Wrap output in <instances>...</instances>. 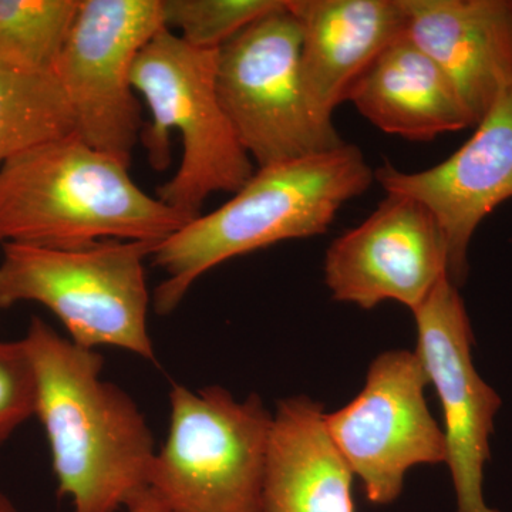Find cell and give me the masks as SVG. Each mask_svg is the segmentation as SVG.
Returning <instances> with one entry per match:
<instances>
[{
    "label": "cell",
    "mask_w": 512,
    "mask_h": 512,
    "mask_svg": "<svg viewBox=\"0 0 512 512\" xmlns=\"http://www.w3.org/2000/svg\"><path fill=\"white\" fill-rule=\"evenodd\" d=\"M22 340L35 377V416L49 441L59 497L74 512H117L148 488L153 434L136 402L101 379L104 359L40 318Z\"/></svg>",
    "instance_id": "1"
},
{
    "label": "cell",
    "mask_w": 512,
    "mask_h": 512,
    "mask_svg": "<svg viewBox=\"0 0 512 512\" xmlns=\"http://www.w3.org/2000/svg\"><path fill=\"white\" fill-rule=\"evenodd\" d=\"M375 173L353 144L259 168L234 198L201 214L154 249L165 279L154 292L158 315H170L200 276L229 261L288 239L328 231L346 202Z\"/></svg>",
    "instance_id": "2"
},
{
    "label": "cell",
    "mask_w": 512,
    "mask_h": 512,
    "mask_svg": "<svg viewBox=\"0 0 512 512\" xmlns=\"http://www.w3.org/2000/svg\"><path fill=\"white\" fill-rule=\"evenodd\" d=\"M190 221L141 190L127 164L76 133L29 148L0 168L2 245L160 244Z\"/></svg>",
    "instance_id": "3"
},
{
    "label": "cell",
    "mask_w": 512,
    "mask_h": 512,
    "mask_svg": "<svg viewBox=\"0 0 512 512\" xmlns=\"http://www.w3.org/2000/svg\"><path fill=\"white\" fill-rule=\"evenodd\" d=\"M217 57L218 50L195 49L163 28L138 53L131 70L134 92L151 113L141 133L151 167H170L173 131L183 143L180 167L158 187L157 198L191 221L200 217L211 194H235L255 173L218 97Z\"/></svg>",
    "instance_id": "4"
},
{
    "label": "cell",
    "mask_w": 512,
    "mask_h": 512,
    "mask_svg": "<svg viewBox=\"0 0 512 512\" xmlns=\"http://www.w3.org/2000/svg\"><path fill=\"white\" fill-rule=\"evenodd\" d=\"M158 244L104 241L83 248L3 244L0 309L46 306L80 348L113 346L154 362L144 261Z\"/></svg>",
    "instance_id": "5"
},
{
    "label": "cell",
    "mask_w": 512,
    "mask_h": 512,
    "mask_svg": "<svg viewBox=\"0 0 512 512\" xmlns=\"http://www.w3.org/2000/svg\"><path fill=\"white\" fill-rule=\"evenodd\" d=\"M170 426L148 490L170 512H264L272 416L256 394L220 386L170 392Z\"/></svg>",
    "instance_id": "6"
},
{
    "label": "cell",
    "mask_w": 512,
    "mask_h": 512,
    "mask_svg": "<svg viewBox=\"0 0 512 512\" xmlns=\"http://www.w3.org/2000/svg\"><path fill=\"white\" fill-rule=\"evenodd\" d=\"M302 32L288 8L262 16L218 50L217 92L239 143L259 168L342 147L313 117L301 80Z\"/></svg>",
    "instance_id": "7"
},
{
    "label": "cell",
    "mask_w": 512,
    "mask_h": 512,
    "mask_svg": "<svg viewBox=\"0 0 512 512\" xmlns=\"http://www.w3.org/2000/svg\"><path fill=\"white\" fill-rule=\"evenodd\" d=\"M163 28L161 0H80L56 62L77 136L127 165L143 133L131 70Z\"/></svg>",
    "instance_id": "8"
},
{
    "label": "cell",
    "mask_w": 512,
    "mask_h": 512,
    "mask_svg": "<svg viewBox=\"0 0 512 512\" xmlns=\"http://www.w3.org/2000/svg\"><path fill=\"white\" fill-rule=\"evenodd\" d=\"M427 384L416 352L389 350L373 360L362 392L325 414L330 439L370 503L396 501L410 468L446 464V437L427 407Z\"/></svg>",
    "instance_id": "9"
},
{
    "label": "cell",
    "mask_w": 512,
    "mask_h": 512,
    "mask_svg": "<svg viewBox=\"0 0 512 512\" xmlns=\"http://www.w3.org/2000/svg\"><path fill=\"white\" fill-rule=\"evenodd\" d=\"M413 315L416 353L443 409L457 512H500L485 503L484 468L503 400L474 366L473 329L457 286L444 276Z\"/></svg>",
    "instance_id": "10"
},
{
    "label": "cell",
    "mask_w": 512,
    "mask_h": 512,
    "mask_svg": "<svg viewBox=\"0 0 512 512\" xmlns=\"http://www.w3.org/2000/svg\"><path fill=\"white\" fill-rule=\"evenodd\" d=\"M448 276L446 237L421 202L387 194L362 224L340 235L325 258L335 301L373 309L382 302L416 311Z\"/></svg>",
    "instance_id": "11"
},
{
    "label": "cell",
    "mask_w": 512,
    "mask_h": 512,
    "mask_svg": "<svg viewBox=\"0 0 512 512\" xmlns=\"http://www.w3.org/2000/svg\"><path fill=\"white\" fill-rule=\"evenodd\" d=\"M463 147L420 173L386 163L375 178L386 194L421 202L436 217L448 249V278L464 284L471 238L487 215L512 198V83Z\"/></svg>",
    "instance_id": "12"
},
{
    "label": "cell",
    "mask_w": 512,
    "mask_h": 512,
    "mask_svg": "<svg viewBox=\"0 0 512 512\" xmlns=\"http://www.w3.org/2000/svg\"><path fill=\"white\" fill-rule=\"evenodd\" d=\"M404 35L447 74L473 120L512 83L511 0H399Z\"/></svg>",
    "instance_id": "13"
},
{
    "label": "cell",
    "mask_w": 512,
    "mask_h": 512,
    "mask_svg": "<svg viewBox=\"0 0 512 512\" xmlns=\"http://www.w3.org/2000/svg\"><path fill=\"white\" fill-rule=\"evenodd\" d=\"M301 25V80L313 117L333 126V111L390 43L404 35L399 0H288Z\"/></svg>",
    "instance_id": "14"
},
{
    "label": "cell",
    "mask_w": 512,
    "mask_h": 512,
    "mask_svg": "<svg viewBox=\"0 0 512 512\" xmlns=\"http://www.w3.org/2000/svg\"><path fill=\"white\" fill-rule=\"evenodd\" d=\"M346 100L383 133L406 140L430 141L474 127L447 74L406 35L380 52Z\"/></svg>",
    "instance_id": "15"
},
{
    "label": "cell",
    "mask_w": 512,
    "mask_h": 512,
    "mask_svg": "<svg viewBox=\"0 0 512 512\" xmlns=\"http://www.w3.org/2000/svg\"><path fill=\"white\" fill-rule=\"evenodd\" d=\"M320 404L279 403L272 419L264 512H355L353 473L330 439Z\"/></svg>",
    "instance_id": "16"
},
{
    "label": "cell",
    "mask_w": 512,
    "mask_h": 512,
    "mask_svg": "<svg viewBox=\"0 0 512 512\" xmlns=\"http://www.w3.org/2000/svg\"><path fill=\"white\" fill-rule=\"evenodd\" d=\"M76 133L55 72H35L0 59V168L13 157Z\"/></svg>",
    "instance_id": "17"
},
{
    "label": "cell",
    "mask_w": 512,
    "mask_h": 512,
    "mask_svg": "<svg viewBox=\"0 0 512 512\" xmlns=\"http://www.w3.org/2000/svg\"><path fill=\"white\" fill-rule=\"evenodd\" d=\"M80 0H0V59L55 72Z\"/></svg>",
    "instance_id": "18"
},
{
    "label": "cell",
    "mask_w": 512,
    "mask_h": 512,
    "mask_svg": "<svg viewBox=\"0 0 512 512\" xmlns=\"http://www.w3.org/2000/svg\"><path fill=\"white\" fill-rule=\"evenodd\" d=\"M285 0H161L164 28L195 49L220 50L238 33L282 8Z\"/></svg>",
    "instance_id": "19"
},
{
    "label": "cell",
    "mask_w": 512,
    "mask_h": 512,
    "mask_svg": "<svg viewBox=\"0 0 512 512\" xmlns=\"http://www.w3.org/2000/svg\"><path fill=\"white\" fill-rule=\"evenodd\" d=\"M36 387L22 340H0V447L35 416Z\"/></svg>",
    "instance_id": "20"
},
{
    "label": "cell",
    "mask_w": 512,
    "mask_h": 512,
    "mask_svg": "<svg viewBox=\"0 0 512 512\" xmlns=\"http://www.w3.org/2000/svg\"><path fill=\"white\" fill-rule=\"evenodd\" d=\"M127 512H170L154 497L150 490L144 491L127 505Z\"/></svg>",
    "instance_id": "21"
},
{
    "label": "cell",
    "mask_w": 512,
    "mask_h": 512,
    "mask_svg": "<svg viewBox=\"0 0 512 512\" xmlns=\"http://www.w3.org/2000/svg\"><path fill=\"white\" fill-rule=\"evenodd\" d=\"M0 512H18L12 501L2 493H0Z\"/></svg>",
    "instance_id": "22"
},
{
    "label": "cell",
    "mask_w": 512,
    "mask_h": 512,
    "mask_svg": "<svg viewBox=\"0 0 512 512\" xmlns=\"http://www.w3.org/2000/svg\"><path fill=\"white\" fill-rule=\"evenodd\" d=\"M511 6H512V0H511Z\"/></svg>",
    "instance_id": "23"
}]
</instances>
